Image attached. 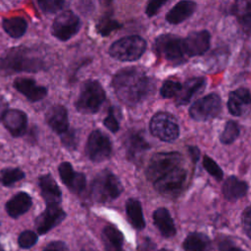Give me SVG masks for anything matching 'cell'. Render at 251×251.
I'll return each instance as SVG.
<instances>
[{
	"label": "cell",
	"instance_id": "6da1fadb",
	"mask_svg": "<svg viewBox=\"0 0 251 251\" xmlns=\"http://www.w3.org/2000/svg\"><path fill=\"white\" fill-rule=\"evenodd\" d=\"M154 81L135 67L120 70L113 78V87L118 98L127 106L143 101L154 91Z\"/></svg>",
	"mask_w": 251,
	"mask_h": 251
},
{
	"label": "cell",
	"instance_id": "7a4b0ae2",
	"mask_svg": "<svg viewBox=\"0 0 251 251\" xmlns=\"http://www.w3.org/2000/svg\"><path fill=\"white\" fill-rule=\"evenodd\" d=\"M45 61L35 52L26 47H14L0 57V74L11 75L19 72H39L45 69Z\"/></svg>",
	"mask_w": 251,
	"mask_h": 251
},
{
	"label": "cell",
	"instance_id": "3957f363",
	"mask_svg": "<svg viewBox=\"0 0 251 251\" xmlns=\"http://www.w3.org/2000/svg\"><path fill=\"white\" fill-rule=\"evenodd\" d=\"M154 49L160 57L173 65L186 62L187 56L184 49L183 38L175 34H162L155 40Z\"/></svg>",
	"mask_w": 251,
	"mask_h": 251
},
{
	"label": "cell",
	"instance_id": "277c9868",
	"mask_svg": "<svg viewBox=\"0 0 251 251\" xmlns=\"http://www.w3.org/2000/svg\"><path fill=\"white\" fill-rule=\"evenodd\" d=\"M123 191V185L119 178L110 171H102L93 179L90 193L98 202H107L116 199Z\"/></svg>",
	"mask_w": 251,
	"mask_h": 251
},
{
	"label": "cell",
	"instance_id": "5b68a950",
	"mask_svg": "<svg viewBox=\"0 0 251 251\" xmlns=\"http://www.w3.org/2000/svg\"><path fill=\"white\" fill-rule=\"evenodd\" d=\"M182 156L178 152H161L152 156L146 169V177L155 182L181 166Z\"/></svg>",
	"mask_w": 251,
	"mask_h": 251
},
{
	"label": "cell",
	"instance_id": "8992f818",
	"mask_svg": "<svg viewBox=\"0 0 251 251\" xmlns=\"http://www.w3.org/2000/svg\"><path fill=\"white\" fill-rule=\"evenodd\" d=\"M105 100V91L96 80H87L81 87L75 102V108L82 114H94L99 111Z\"/></svg>",
	"mask_w": 251,
	"mask_h": 251
},
{
	"label": "cell",
	"instance_id": "52a82bcc",
	"mask_svg": "<svg viewBox=\"0 0 251 251\" xmlns=\"http://www.w3.org/2000/svg\"><path fill=\"white\" fill-rule=\"evenodd\" d=\"M146 49L145 40L138 35H129L114 42L110 49V55L120 61H134L141 57Z\"/></svg>",
	"mask_w": 251,
	"mask_h": 251
},
{
	"label": "cell",
	"instance_id": "ba28073f",
	"mask_svg": "<svg viewBox=\"0 0 251 251\" xmlns=\"http://www.w3.org/2000/svg\"><path fill=\"white\" fill-rule=\"evenodd\" d=\"M151 133L166 142L176 140L179 135V127L175 117L167 112L156 113L150 121Z\"/></svg>",
	"mask_w": 251,
	"mask_h": 251
},
{
	"label": "cell",
	"instance_id": "9c48e42d",
	"mask_svg": "<svg viewBox=\"0 0 251 251\" xmlns=\"http://www.w3.org/2000/svg\"><path fill=\"white\" fill-rule=\"evenodd\" d=\"M187 179V172L181 166L154 182L155 189L165 197L176 198L183 191Z\"/></svg>",
	"mask_w": 251,
	"mask_h": 251
},
{
	"label": "cell",
	"instance_id": "30bf717a",
	"mask_svg": "<svg viewBox=\"0 0 251 251\" xmlns=\"http://www.w3.org/2000/svg\"><path fill=\"white\" fill-rule=\"evenodd\" d=\"M222 109V100L217 93H210L196 100L189 108L190 117L197 122L216 118Z\"/></svg>",
	"mask_w": 251,
	"mask_h": 251
},
{
	"label": "cell",
	"instance_id": "8fae6325",
	"mask_svg": "<svg viewBox=\"0 0 251 251\" xmlns=\"http://www.w3.org/2000/svg\"><path fill=\"white\" fill-rule=\"evenodd\" d=\"M112 144L109 137L101 130L92 131L87 139L86 154L93 162H102L109 158Z\"/></svg>",
	"mask_w": 251,
	"mask_h": 251
},
{
	"label": "cell",
	"instance_id": "7c38bea8",
	"mask_svg": "<svg viewBox=\"0 0 251 251\" xmlns=\"http://www.w3.org/2000/svg\"><path fill=\"white\" fill-rule=\"evenodd\" d=\"M80 27V21L76 15L71 11H65L53 22L52 34L63 41L73 37Z\"/></svg>",
	"mask_w": 251,
	"mask_h": 251
},
{
	"label": "cell",
	"instance_id": "4fadbf2b",
	"mask_svg": "<svg viewBox=\"0 0 251 251\" xmlns=\"http://www.w3.org/2000/svg\"><path fill=\"white\" fill-rule=\"evenodd\" d=\"M66 218V213L59 205H47L46 209L34 221L36 230L44 234L58 226Z\"/></svg>",
	"mask_w": 251,
	"mask_h": 251
},
{
	"label": "cell",
	"instance_id": "5bb4252c",
	"mask_svg": "<svg viewBox=\"0 0 251 251\" xmlns=\"http://www.w3.org/2000/svg\"><path fill=\"white\" fill-rule=\"evenodd\" d=\"M227 109L232 116L242 117L251 111V93L247 88L239 87L231 91L227 99Z\"/></svg>",
	"mask_w": 251,
	"mask_h": 251
},
{
	"label": "cell",
	"instance_id": "9a60e30c",
	"mask_svg": "<svg viewBox=\"0 0 251 251\" xmlns=\"http://www.w3.org/2000/svg\"><path fill=\"white\" fill-rule=\"evenodd\" d=\"M211 35L207 30L192 31L183 38L186 56L194 57L203 55L210 47Z\"/></svg>",
	"mask_w": 251,
	"mask_h": 251
},
{
	"label": "cell",
	"instance_id": "2e32d148",
	"mask_svg": "<svg viewBox=\"0 0 251 251\" xmlns=\"http://www.w3.org/2000/svg\"><path fill=\"white\" fill-rule=\"evenodd\" d=\"M59 175L65 185L75 194H81L85 189L86 179L82 173L75 172L72 165L68 162H63L59 168Z\"/></svg>",
	"mask_w": 251,
	"mask_h": 251
},
{
	"label": "cell",
	"instance_id": "e0dca14e",
	"mask_svg": "<svg viewBox=\"0 0 251 251\" xmlns=\"http://www.w3.org/2000/svg\"><path fill=\"white\" fill-rule=\"evenodd\" d=\"M14 87L32 102L43 99L47 94V89L37 84L32 78L18 77L14 80Z\"/></svg>",
	"mask_w": 251,
	"mask_h": 251
},
{
	"label": "cell",
	"instance_id": "ac0fdd59",
	"mask_svg": "<svg viewBox=\"0 0 251 251\" xmlns=\"http://www.w3.org/2000/svg\"><path fill=\"white\" fill-rule=\"evenodd\" d=\"M3 124L13 136H21L26 129V115L18 109L8 110L3 119Z\"/></svg>",
	"mask_w": 251,
	"mask_h": 251
},
{
	"label": "cell",
	"instance_id": "d6986e66",
	"mask_svg": "<svg viewBox=\"0 0 251 251\" xmlns=\"http://www.w3.org/2000/svg\"><path fill=\"white\" fill-rule=\"evenodd\" d=\"M125 147L127 159L132 162H137L141 155L150 148V145L140 133L130 131L126 134Z\"/></svg>",
	"mask_w": 251,
	"mask_h": 251
},
{
	"label": "cell",
	"instance_id": "ffe728a7",
	"mask_svg": "<svg viewBox=\"0 0 251 251\" xmlns=\"http://www.w3.org/2000/svg\"><path fill=\"white\" fill-rule=\"evenodd\" d=\"M46 122L58 134H63L69 129L68 112L62 105H53L46 113Z\"/></svg>",
	"mask_w": 251,
	"mask_h": 251
},
{
	"label": "cell",
	"instance_id": "44dd1931",
	"mask_svg": "<svg viewBox=\"0 0 251 251\" xmlns=\"http://www.w3.org/2000/svg\"><path fill=\"white\" fill-rule=\"evenodd\" d=\"M39 187L41 196L46 205H59L62 198L61 190L54 177L47 174L39 177Z\"/></svg>",
	"mask_w": 251,
	"mask_h": 251
},
{
	"label": "cell",
	"instance_id": "7402d4cb",
	"mask_svg": "<svg viewBox=\"0 0 251 251\" xmlns=\"http://www.w3.org/2000/svg\"><path fill=\"white\" fill-rule=\"evenodd\" d=\"M248 185L245 181L240 180L234 176H228L222 187L223 194L225 198L228 201H236L247 193Z\"/></svg>",
	"mask_w": 251,
	"mask_h": 251
},
{
	"label": "cell",
	"instance_id": "603a6c76",
	"mask_svg": "<svg viewBox=\"0 0 251 251\" xmlns=\"http://www.w3.org/2000/svg\"><path fill=\"white\" fill-rule=\"evenodd\" d=\"M196 3L193 1H180L167 14L166 20L172 25H178L188 19L195 11Z\"/></svg>",
	"mask_w": 251,
	"mask_h": 251
},
{
	"label": "cell",
	"instance_id": "cb8c5ba5",
	"mask_svg": "<svg viewBox=\"0 0 251 251\" xmlns=\"http://www.w3.org/2000/svg\"><path fill=\"white\" fill-rule=\"evenodd\" d=\"M153 221L156 227L164 237H172L176 229L170 212L166 208H158L153 213Z\"/></svg>",
	"mask_w": 251,
	"mask_h": 251
},
{
	"label": "cell",
	"instance_id": "d4e9b609",
	"mask_svg": "<svg viewBox=\"0 0 251 251\" xmlns=\"http://www.w3.org/2000/svg\"><path fill=\"white\" fill-rule=\"evenodd\" d=\"M206 78L204 77H192L187 79L181 87L178 95L176 97V102L177 105H186L190 102L192 97L205 87Z\"/></svg>",
	"mask_w": 251,
	"mask_h": 251
},
{
	"label": "cell",
	"instance_id": "484cf974",
	"mask_svg": "<svg viewBox=\"0 0 251 251\" xmlns=\"http://www.w3.org/2000/svg\"><path fill=\"white\" fill-rule=\"evenodd\" d=\"M231 12L236 17L243 32L249 35L251 33V0L235 1Z\"/></svg>",
	"mask_w": 251,
	"mask_h": 251
},
{
	"label": "cell",
	"instance_id": "4316f807",
	"mask_svg": "<svg viewBox=\"0 0 251 251\" xmlns=\"http://www.w3.org/2000/svg\"><path fill=\"white\" fill-rule=\"evenodd\" d=\"M30 196L25 192H19L6 203V211L12 218H18L27 212L31 207Z\"/></svg>",
	"mask_w": 251,
	"mask_h": 251
},
{
	"label": "cell",
	"instance_id": "83f0119b",
	"mask_svg": "<svg viewBox=\"0 0 251 251\" xmlns=\"http://www.w3.org/2000/svg\"><path fill=\"white\" fill-rule=\"evenodd\" d=\"M102 241L105 251H124L123 233L114 226H107L102 231Z\"/></svg>",
	"mask_w": 251,
	"mask_h": 251
},
{
	"label": "cell",
	"instance_id": "f1b7e54d",
	"mask_svg": "<svg viewBox=\"0 0 251 251\" xmlns=\"http://www.w3.org/2000/svg\"><path fill=\"white\" fill-rule=\"evenodd\" d=\"M209 237L202 232L189 233L182 242L184 251H208L210 248Z\"/></svg>",
	"mask_w": 251,
	"mask_h": 251
},
{
	"label": "cell",
	"instance_id": "f546056e",
	"mask_svg": "<svg viewBox=\"0 0 251 251\" xmlns=\"http://www.w3.org/2000/svg\"><path fill=\"white\" fill-rule=\"evenodd\" d=\"M126 211L131 226L136 229H143L145 227V221L142 213L141 204L138 200L130 198L126 201Z\"/></svg>",
	"mask_w": 251,
	"mask_h": 251
},
{
	"label": "cell",
	"instance_id": "4dcf8cb0",
	"mask_svg": "<svg viewBox=\"0 0 251 251\" xmlns=\"http://www.w3.org/2000/svg\"><path fill=\"white\" fill-rule=\"evenodd\" d=\"M27 24L25 19L21 17H12L3 21V28L14 38H19L25 34Z\"/></svg>",
	"mask_w": 251,
	"mask_h": 251
},
{
	"label": "cell",
	"instance_id": "1f68e13d",
	"mask_svg": "<svg viewBox=\"0 0 251 251\" xmlns=\"http://www.w3.org/2000/svg\"><path fill=\"white\" fill-rule=\"evenodd\" d=\"M24 177V172L17 168H7L0 171V183L4 186H11Z\"/></svg>",
	"mask_w": 251,
	"mask_h": 251
},
{
	"label": "cell",
	"instance_id": "d6a6232c",
	"mask_svg": "<svg viewBox=\"0 0 251 251\" xmlns=\"http://www.w3.org/2000/svg\"><path fill=\"white\" fill-rule=\"evenodd\" d=\"M239 132L240 130L237 123H235L234 121H228L220 135V141L223 144H231L237 139V137L239 136Z\"/></svg>",
	"mask_w": 251,
	"mask_h": 251
},
{
	"label": "cell",
	"instance_id": "836d02e7",
	"mask_svg": "<svg viewBox=\"0 0 251 251\" xmlns=\"http://www.w3.org/2000/svg\"><path fill=\"white\" fill-rule=\"evenodd\" d=\"M181 87L182 83H180L179 81L168 79L163 83L160 93L164 98H176L178 95L179 91L181 90Z\"/></svg>",
	"mask_w": 251,
	"mask_h": 251
},
{
	"label": "cell",
	"instance_id": "e575fe53",
	"mask_svg": "<svg viewBox=\"0 0 251 251\" xmlns=\"http://www.w3.org/2000/svg\"><path fill=\"white\" fill-rule=\"evenodd\" d=\"M227 58L226 50L225 49H217L213 53L210 54V57L208 59V65L210 69H221L225 66Z\"/></svg>",
	"mask_w": 251,
	"mask_h": 251
},
{
	"label": "cell",
	"instance_id": "d590c367",
	"mask_svg": "<svg viewBox=\"0 0 251 251\" xmlns=\"http://www.w3.org/2000/svg\"><path fill=\"white\" fill-rule=\"evenodd\" d=\"M202 164H203V168L209 173V175H211L212 176H214L218 180H221L223 178V176H224L223 170L209 156H207V155L204 156Z\"/></svg>",
	"mask_w": 251,
	"mask_h": 251
},
{
	"label": "cell",
	"instance_id": "8d00e7d4",
	"mask_svg": "<svg viewBox=\"0 0 251 251\" xmlns=\"http://www.w3.org/2000/svg\"><path fill=\"white\" fill-rule=\"evenodd\" d=\"M121 27V24L118 22L110 19L109 17H104L100 20L99 24L97 25V29L102 35H108L111 31L116 30Z\"/></svg>",
	"mask_w": 251,
	"mask_h": 251
},
{
	"label": "cell",
	"instance_id": "74e56055",
	"mask_svg": "<svg viewBox=\"0 0 251 251\" xmlns=\"http://www.w3.org/2000/svg\"><path fill=\"white\" fill-rule=\"evenodd\" d=\"M37 241V235L32 230H24L18 238V244L21 248L27 249L33 246Z\"/></svg>",
	"mask_w": 251,
	"mask_h": 251
},
{
	"label": "cell",
	"instance_id": "f35d334b",
	"mask_svg": "<svg viewBox=\"0 0 251 251\" xmlns=\"http://www.w3.org/2000/svg\"><path fill=\"white\" fill-rule=\"evenodd\" d=\"M41 10L45 13H55L59 10H61L65 4L64 1H56V0H43V1H38L37 2Z\"/></svg>",
	"mask_w": 251,
	"mask_h": 251
},
{
	"label": "cell",
	"instance_id": "ab89813d",
	"mask_svg": "<svg viewBox=\"0 0 251 251\" xmlns=\"http://www.w3.org/2000/svg\"><path fill=\"white\" fill-rule=\"evenodd\" d=\"M241 223L242 227L245 234L251 238V205L244 209L241 216Z\"/></svg>",
	"mask_w": 251,
	"mask_h": 251
},
{
	"label": "cell",
	"instance_id": "60d3db41",
	"mask_svg": "<svg viewBox=\"0 0 251 251\" xmlns=\"http://www.w3.org/2000/svg\"><path fill=\"white\" fill-rule=\"evenodd\" d=\"M61 139L63 144L70 148V149H74L76 146V135L75 132L74 130H67L66 132H64L63 134H61Z\"/></svg>",
	"mask_w": 251,
	"mask_h": 251
},
{
	"label": "cell",
	"instance_id": "b9f144b4",
	"mask_svg": "<svg viewBox=\"0 0 251 251\" xmlns=\"http://www.w3.org/2000/svg\"><path fill=\"white\" fill-rule=\"evenodd\" d=\"M103 123H104V126H105L110 131H112V132H117V131L119 130L120 126H119V123H118V121H117V119H116V117H115V115H114L112 109L109 110V113H108V115L106 116V118L104 119V122H103Z\"/></svg>",
	"mask_w": 251,
	"mask_h": 251
},
{
	"label": "cell",
	"instance_id": "7bdbcfd3",
	"mask_svg": "<svg viewBox=\"0 0 251 251\" xmlns=\"http://www.w3.org/2000/svg\"><path fill=\"white\" fill-rule=\"evenodd\" d=\"M218 243H219L218 246H219L220 251H244V250L234 246L232 241L230 239H227V238L220 239Z\"/></svg>",
	"mask_w": 251,
	"mask_h": 251
},
{
	"label": "cell",
	"instance_id": "ee69618b",
	"mask_svg": "<svg viewBox=\"0 0 251 251\" xmlns=\"http://www.w3.org/2000/svg\"><path fill=\"white\" fill-rule=\"evenodd\" d=\"M167 1H151L148 3L147 7H146V14L148 17H152L154 15H156L158 13V11L160 10V8L166 4Z\"/></svg>",
	"mask_w": 251,
	"mask_h": 251
},
{
	"label": "cell",
	"instance_id": "f6af8a7d",
	"mask_svg": "<svg viewBox=\"0 0 251 251\" xmlns=\"http://www.w3.org/2000/svg\"><path fill=\"white\" fill-rule=\"evenodd\" d=\"M7 108H8V103L2 96H0V119H3L5 113L8 111Z\"/></svg>",
	"mask_w": 251,
	"mask_h": 251
},
{
	"label": "cell",
	"instance_id": "bcb514c9",
	"mask_svg": "<svg viewBox=\"0 0 251 251\" xmlns=\"http://www.w3.org/2000/svg\"><path fill=\"white\" fill-rule=\"evenodd\" d=\"M189 154L193 160V162H197L200 156L199 149L197 147H189Z\"/></svg>",
	"mask_w": 251,
	"mask_h": 251
},
{
	"label": "cell",
	"instance_id": "7dc6e473",
	"mask_svg": "<svg viewBox=\"0 0 251 251\" xmlns=\"http://www.w3.org/2000/svg\"><path fill=\"white\" fill-rule=\"evenodd\" d=\"M44 251H59V250H58V249H56V248H51V247H49V248L45 249Z\"/></svg>",
	"mask_w": 251,
	"mask_h": 251
},
{
	"label": "cell",
	"instance_id": "c3c4849f",
	"mask_svg": "<svg viewBox=\"0 0 251 251\" xmlns=\"http://www.w3.org/2000/svg\"><path fill=\"white\" fill-rule=\"evenodd\" d=\"M158 251H172V250H169V249H165V248H163V249H160V250H158Z\"/></svg>",
	"mask_w": 251,
	"mask_h": 251
},
{
	"label": "cell",
	"instance_id": "681fc988",
	"mask_svg": "<svg viewBox=\"0 0 251 251\" xmlns=\"http://www.w3.org/2000/svg\"><path fill=\"white\" fill-rule=\"evenodd\" d=\"M0 251H5V250H4V247H3L1 244H0Z\"/></svg>",
	"mask_w": 251,
	"mask_h": 251
}]
</instances>
